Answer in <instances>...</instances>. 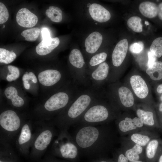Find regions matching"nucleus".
I'll return each mask as SVG.
<instances>
[{"label":"nucleus","mask_w":162,"mask_h":162,"mask_svg":"<svg viewBox=\"0 0 162 162\" xmlns=\"http://www.w3.org/2000/svg\"><path fill=\"white\" fill-rule=\"evenodd\" d=\"M71 135L80 153L89 156L101 155L111 148L114 140L110 128L104 125H78Z\"/></svg>","instance_id":"1"},{"label":"nucleus","mask_w":162,"mask_h":162,"mask_svg":"<svg viewBox=\"0 0 162 162\" xmlns=\"http://www.w3.org/2000/svg\"><path fill=\"white\" fill-rule=\"evenodd\" d=\"M73 81L43 98L28 112L36 122L49 121L64 110L79 91Z\"/></svg>","instance_id":"2"},{"label":"nucleus","mask_w":162,"mask_h":162,"mask_svg":"<svg viewBox=\"0 0 162 162\" xmlns=\"http://www.w3.org/2000/svg\"><path fill=\"white\" fill-rule=\"evenodd\" d=\"M98 91L91 86L80 90L69 105L51 120L59 130H68L77 124L88 108L100 98Z\"/></svg>","instance_id":"3"},{"label":"nucleus","mask_w":162,"mask_h":162,"mask_svg":"<svg viewBox=\"0 0 162 162\" xmlns=\"http://www.w3.org/2000/svg\"><path fill=\"white\" fill-rule=\"evenodd\" d=\"M29 116L28 112L11 107H3L0 113V138L10 143L14 142L20 129Z\"/></svg>","instance_id":"4"},{"label":"nucleus","mask_w":162,"mask_h":162,"mask_svg":"<svg viewBox=\"0 0 162 162\" xmlns=\"http://www.w3.org/2000/svg\"><path fill=\"white\" fill-rule=\"evenodd\" d=\"M34 122V134L30 154L32 157L38 158L46 151L59 130L51 120Z\"/></svg>","instance_id":"5"},{"label":"nucleus","mask_w":162,"mask_h":162,"mask_svg":"<svg viewBox=\"0 0 162 162\" xmlns=\"http://www.w3.org/2000/svg\"><path fill=\"white\" fill-rule=\"evenodd\" d=\"M44 98L73 81L69 72L46 69L35 73Z\"/></svg>","instance_id":"6"},{"label":"nucleus","mask_w":162,"mask_h":162,"mask_svg":"<svg viewBox=\"0 0 162 162\" xmlns=\"http://www.w3.org/2000/svg\"><path fill=\"white\" fill-rule=\"evenodd\" d=\"M50 149L53 155L71 160L76 159L80 153L71 134L66 130H59Z\"/></svg>","instance_id":"7"},{"label":"nucleus","mask_w":162,"mask_h":162,"mask_svg":"<svg viewBox=\"0 0 162 162\" xmlns=\"http://www.w3.org/2000/svg\"><path fill=\"white\" fill-rule=\"evenodd\" d=\"M110 110L100 98L88 108L76 124L99 125L111 118Z\"/></svg>","instance_id":"8"},{"label":"nucleus","mask_w":162,"mask_h":162,"mask_svg":"<svg viewBox=\"0 0 162 162\" xmlns=\"http://www.w3.org/2000/svg\"><path fill=\"white\" fill-rule=\"evenodd\" d=\"M35 130L34 121L29 115L22 125L14 142L17 151L23 155L30 154Z\"/></svg>","instance_id":"9"},{"label":"nucleus","mask_w":162,"mask_h":162,"mask_svg":"<svg viewBox=\"0 0 162 162\" xmlns=\"http://www.w3.org/2000/svg\"><path fill=\"white\" fill-rule=\"evenodd\" d=\"M20 90L17 86L11 85L5 88L4 94L8 106L17 110L27 112L28 100L20 93Z\"/></svg>","instance_id":"10"},{"label":"nucleus","mask_w":162,"mask_h":162,"mask_svg":"<svg viewBox=\"0 0 162 162\" xmlns=\"http://www.w3.org/2000/svg\"><path fill=\"white\" fill-rule=\"evenodd\" d=\"M109 67L108 64L104 62L88 74L91 83V87L98 90L108 76Z\"/></svg>","instance_id":"11"},{"label":"nucleus","mask_w":162,"mask_h":162,"mask_svg":"<svg viewBox=\"0 0 162 162\" xmlns=\"http://www.w3.org/2000/svg\"><path fill=\"white\" fill-rule=\"evenodd\" d=\"M16 19L19 25L25 28H31L34 26L38 20L36 15L25 8H22L18 11Z\"/></svg>","instance_id":"12"},{"label":"nucleus","mask_w":162,"mask_h":162,"mask_svg":"<svg viewBox=\"0 0 162 162\" xmlns=\"http://www.w3.org/2000/svg\"><path fill=\"white\" fill-rule=\"evenodd\" d=\"M128 46V41L126 39L120 40L116 45L112 56L114 66L118 67L122 64L126 56Z\"/></svg>","instance_id":"13"},{"label":"nucleus","mask_w":162,"mask_h":162,"mask_svg":"<svg viewBox=\"0 0 162 162\" xmlns=\"http://www.w3.org/2000/svg\"><path fill=\"white\" fill-rule=\"evenodd\" d=\"M130 83L135 94L138 98H146L148 93V86L144 80L139 75H134L130 79Z\"/></svg>","instance_id":"14"},{"label":"nucleus","mask_w":162,"mask_h":162,"mask_svg":"<svg viewBox=\"0 0 162 162\" xmlns=\"http://www.w3.org/2000/svg\"><path fill=\"white\" fill-rule=\"evenodd\" d=\"M88 11L92 18L100 22H105L111 18L110 12L101 5L93 3L91 4Z\"/></svg>","instance_id":"15"},{"label":"nucleus","mask_w":162,"mask_h":162,"mask_svg":"<svg viewBox=\"0 0 162 162\" xmlns=\"http://www.w3.org/2000/svg\"><path fill=\"white\" fill-rule=\"evenodd\" d=\"M59 43V40L57 37L42 39L36 46V52L40 56H45L51 53Z\"/></svg>","instance_id":"16"},{"label":"nucleus","mask_w":162,"mask_h":162,"mask_svg":"<svg viewBox=\"0 0 162 162\" xmlns=\"http://www.w3.org/2000/svg\"><path fill=\"white\" fill-rule=\"evenodd\" d=\"M102 40V36L99 32H95L90 34L85 40L86 51L90 54L95 53L100 47Z\"/></svg>","instance_id":"17"},{"label":"nucleus","mask_w":162,"mask_h":162,"mask_svg":"<svg viewBox=\"0 0 162 162\" xmlns=\"http://www.w3.org/2000/svg\"><path fill=\"white\" fill-rule=\"evenodd\" d=\"M143 124L142 122L138 117H135L133 119L126 117L124 120L119 122L118 126L120 131L126 132L141 128Z\"/></svg>","instance_id":"18"},{"label":"nucleus","mask_w":162,"mask_h":162,"mask_svg":"<svg viewBox=\"0 0 162 162\" xmlns=\"http://www.w3.org/2000/svg\"><path fill=\"white\" fill-rule=\"evenodd\" d=\"M139 9L141 14L148 18L155 17L158 14V6L152 2H143L139 5Z\"/></svg>","instance_id":"19"},{"label":"nucleus","mask_w":162,"mask_h":162,"mask_svg":"<svg viewBox=\"0 0 162 162\" xmlns=\"http://www.w3.org/2000/svg\"><path fill=\"white\" fill-rule=\"evenodd\" d=\"M118 93L121 102L123 106L130 107L134 105V96L129 88L124 86L120 87L118 89Z\"/></svg>","instance_id":"20"},{"label":"nucleus","mask_w":162,"mask_h":162,"mask_svg":"<svg viewBox=\"0 0 162 162\" xmlns=\"http://www.w3.org/2000/svg\"><path fill=\"white\" fill-rule=\"evenodd\" d=\"M146 72L150 78L154 80L162 79V62L157 61L151 66L148 67Z\"/></svg>","instance_id":"21"},{"label":"nucleus","mask_w":162,"mask_h":162,"mask_svg":"<svg viewBox=\"0 0 162 162\" xmlns=\"http://www.w3.org/2000/svg\"><path fill=\"white\" fill-rule=\"evenodd\" d=\"M107 57V53L104 52L98 53L92 56L89 62L90 68L88 70V74L100 64L104 62L106 60Z\"/></svg>","instance_id":"22"},{"label":"nucleus","mask_w":162,"mask_h":162,"mask_svg":"<svg viewBox=\"0 0 162 162\" xmlns=\"http://www.w3.org/2000/svg\"><path fill=\"white\" fill-rule=\"evenodd\" d=\"M46 16L52 22H58L62 19V12L61 9L56 6H51L45 12Z\"/></svg>","instance_id":"23"},{"label":"nucleus","mask_w":162,"mask_h":162,"mask_svg":"<svg viewBox=\"0 0 162 162\" xmlns=\"http://www.w3.org/2000/svg\"><path fill=\"white\" fill-rule=\"evenodd\" d=\"M137 116L142 122L143 124L150 126L155 125L153 113L150 111H145L138 109L136 112Z\"/></svg>","instance_id":"24"},{"label":"nucleus","mask_w":162,"mask_h":162,"mask_svg":"<svg viewBox=\"0 0 162 162\" xmlns=\"http://www.w3.org/2000/svg\"><path fill=\"white\" fill-rule=\"evenodd\" d=\"M142 146L136 144L132 148L126 151L125 156L130 161L138 160L140 158L139 154L142 152Z\"/></svg>","instance_id":"25"},{"label":"nucleus","mask_w":162,"mask_h":162,"mask_svg":"<svg viewBox=\"0 0 162 162\" xmlns=\"http://www.w3.org/2000/svg\"><path fill=\"white\" fill-rule=\"evenodd\" d=\"M16 54L12 51H9L4 48H0V62L5 64H8L13 62L16 58Z\"/></svg>","instance_id":"26"},{"label":"nucleus","mask_w":162,"mask_h":162,"mask_svg":"<svg viewBox=\"0 0 162 162\" xmlns=\"http://www.w3.org/2000/svg\"><path fill=\"white\" fill-rule=\"evenodd\" d=\"M141 20V18L139 16H133L128 20L127 24L128 27L134 31L140 33L142 31Z\"/></svg>","instance_id":"27"},{"label":"nucleus","mask_w":162,"mask_h":162,"mask_svg":"<svg viewBox=\"0 0 162 162\" xmlns=\"http://www.w3.org/2000/svg\"><path fill=\"white\" fill-rule=\"evenodd\" d=\"M40 32V30L39 28H33L24 30L21 32V35L25 38L26 40L32 42L37 39Z\"/></svg>","instance_id":"28"},{"label":"nucleus","mask_w":162,"mask_h":162,"mask_svg":"<svg viewBox=\"0 0 162 162\" xmlns=\"http://www.w3.org/2000/svg\"><path fill=\"white\" fill-rule=\"evenodd\" d=\"M159 141L157 139H154L150 141L148 144L146 149L147 157L152 159L154 157L159 148Z\"/></svg>","instance_id":"29"},{"label":"nucleus","mask_w":162,"mask_h":162,"mask_svg":"<svg viewBox=\"0 0 162 162\" xmlns=\"http://www.w3.org/2000/svg\"><path fill=\"white\" fill-rule=\"evenodd\" d=\"M150 51L156 57L160 58L162 55V37H160L154 39L150 48Z\"/></svg>","instance_id":"30"},{"label":"nucleus","mask_w":162,"mask_h":162,"mask_svg":"<svg viewBox=\"0 0 162 162\" xmlns=\"http://www.w3.org/2000/svg\"><path fill=\"white\" fill-rule=\"evenodd\" d=\"M8 73L5 79L7 81L11 82L17 79L20 76V72L18 68L14 66L8 65Z\"/></svg>","instance_id":"31"},{"label":"nucleus","mask_w":162,"mask_h":162,"mask_svg":"<svg viewBox=\"0 0 162 162\" xmlns=\"http://www.w3.org/2000/svg\"><path fill=\"white\" fill-rule=\"evenodd\" d=\"M131 139L136 144L141 146H146L150 140V138L148 136L137 133L133 134Z\"/></svg>","instance_id":"32"},{"label":"nucleus","mask_w":162,"mask_h":162,"mask_svg":"<svg viewBox=\"0 0 162 162\" xmlns=\"http://www.w3.org/2000/svg\"><path fill=\"white\" fill-rule=\"evenodd\" d=\"M9 16L8 10L4 4L0 2V24L5 22Z\"/></svg>","instance_id":"33"},{"label":"nucleus","mask_w":162,"mask_h":162,"mask_svg":"<svg viewBox=\"0 0 162 162\" xmlns=\"http://www.w3.org/2000/svg\"><path fill=\"white\" fill-rule=\"evenodd\" d=\"M144 47V44L142 42L139 41L131 44L130 46L129 49L133 53H138L142 51Z\"/></svg>","instance_id":"34"},{"label":"nucleus","mask_w":162,"mask_h":162,"mask_svg":"<svg viewBox=\"0 0 162 162\" xmlns=\"http://www.w3.org/2000/svg\"><path fill=\"white\" fill-rule=\"evenodd\" d=\"M148 67L151 66L156 60V57L151 51H149L148 54Z\"/></svg>","instance_id":"35"},{"label":"nucleus","mask_w":162,"mask_h":162,"mask_svg":"<svg viewBox=\"0 0 162 162\" xmlns=\"http://www.w3.org/2000/svg\"><path fill=\"white\" fill-rule=\"evenodd\" d=\"M16 160V159L13 156L8 155L1 158L0 162H15Z\"/></svg>","instance_id":"36"},{"label":"nucleus","mask_w":162,"mask_h":162,"mask_svg":"<svg viewBox=\"0 0 162 162\" xmlns=\"http://www.w3.org/2000/svg\"><path fill=\"white\" fill-rule=\"evenodd\" d=\"M42 39H46L51 38L50 32L49 30L46 28H42L41 31Z\"/></svg>","instance_id":"37"},{"label":"nucleus","mask_w":162,"mask_h":162,"mask_svg":"<svg viewBox=\"0 0 162 162\" xmlns=\"http://www.w3.org/2000/svg\"><path fill=\"white\" fill-rule=\"evenodd\" d=\"M22 83L24 88L26 90H29L31 87V85L29 80L25 79H22Z\"/></svg>","instance_id":"38"},{"label":"nucleus","mask_w":162,"mask_h":162,"mask_svg":"<svg viewBox=\"0 0 162 162\" xmlns=\"http://www.w3.org/2000/svg\"><path fill=\"white\" fill-rule=\"evenodd\" d=\"M128 160L123 154H119L118 157L117 162H128Z\"/></svg>","instance_id":"39"},{"label":"nucleus","mask_w":162,"mask_h":162,"mask_svg":"<svg viewBox=\"0 0 162 162\" xmlns=\"http://www.w3.org/2000/svg\"><path fill=\"white\" fill-rule=\"evenodd\" d=\"M158 16L159 18L162 20V2L158 5Z\"/></svg>","instance_id":"40"},{"label":"nucleus","mask_w":162,"mask_h":162,"mask_svg":"<svg viewBox=\"0 0 162 162\" xmlns=\"http://www.w3.org/2000/svg\"><path fill=\"white\" fill-rule=\"evenodd\" d=\"M157 92L159 94L162 93V84L159 85L157 89Z\"/></svg>","instance_id":"41"},{"label":"nucleus","mask_w":162,"mask_h":162,"mask_svg":"<svg viewBox=\"0 0 162 162\" xmlns=\"http://www.w3.org/2000/svg\"><path fill=\"white\" fill-rule=\"evenodd\" d=\"M45 160V161H44L43 162H61L54 159H52L51 158H47Z\"/></svg>","instance_id":"42"},{"label":"nucleus","mask_w":162,"mask_h":162,"mask_svg":"<svg viewBox=\"0 0 162 162\" xmlns=\"http://www.w3.org/2000/svg\"><path fill=\"white\" fill-rule=\"evenodd\" d=\"M159 110L162 116V103H161L159 106Z\"/></svg>","instance_id":"43"},{"label":"nucleus","mask_w":162,"mask_h":162,"mask_svg":"<svg viewBox=\"0 0 162 162\" xmlns=\"http://www.w3.org/2000/svg\"><path fill=\"white\" fill-rule=\"evenodd\" d=\"M158 162H162V154L159 157Z\"/></svg>","instance_id":"44"},{"label":"nucleus","mask_w":162,"mask_h":162,"mask_svg":"<svg viewBox=\"0 0 162 162\" xmlns=\"http://www.w3.org/2000/svg\"><path fill=\"white\" fill-rule=\"evenodd\" d=\"M95 162H109L106 161V160H99L98 161L97 160Z\"/></svg>","instance_id":"45"},{"label":"nucleus","mask_w":162,"mask_h":162,"mask_svg":"<svg viewBox=\"0 0 162 162\" xmlns=\"http://www.w3.org/2000/svg\"><path fill=\"white\" fill-rule=\"evenodd\" d=\"M145 24L146 25H149V22L147 21H145Z\"/></svg>","instance_id":"46"},{"label":"nucleus","mask_w":162,"mask_h":162,"mask_svg":"<svg viewBox=\"0 0 162 162\" xmlns=\"http://www.w3.org/2000/svg\"><path fill=\"white\" fill-rule=\"evenodd\" d=\"M130 162H143L137 160V161H130Z\"/></svg>","instance_id":"47"},{"label":"nucleus","mask_w":162,"mask_h":162,"mask_svg":"<svg viewBox=\"0 0 162 162\" xmlns=\"http://www.w3.org/2000/svg\"><path fill=\"white\" fill-rule=\"evenodd\" d=\"M4 27H5V26H4V25H3V28H4Z\"/></svg>","instance_id":"48"}]
</instances>
